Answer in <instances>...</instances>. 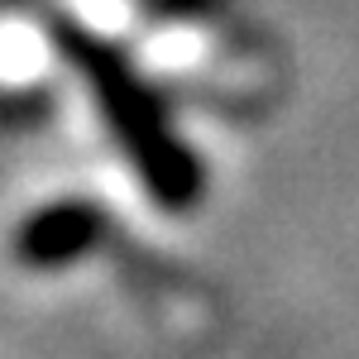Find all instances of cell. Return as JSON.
<instances>
[{
	"label": "cell",
	"instance_id": "obj_1",
	"mask_svg": "<svg viewBox=\"0 0 359 359\" xmlns=\"http://www.w3.org/2000/svg\"><path fill=\"white\" fill-rule=\"evenodd\" d=\"M53 43L72 62V72L86 82L96 111H101V120H106V130L115 139V149L135 168L144 192L163 211H192L201 201V192H206V172H201V158L182 144L154 82L106 34L77 25L67 15L53 20Z\"/></svg>",
	"mask_w": 359,
	"mask_h": 359
},
{
	"label": "cell",
	"instance_id": "obj_3",
	"mask_svg": "<svg viewBox=\"0 0 359 359\" xmlns=\"http://www.w3.org/2000/svg\"><path fill=\"white\" fill-rule=\"evenodd\" d=\"M144 5L163 20H196V15H211L221 0H144Z\"/></svg>",
	"mask_w": 359,
	"mask_h": 359
},
{
	"label": "cell",
	"instance_id": "obj_2",
	"mask_svg": "<svg viewBox=\"0 0 359 359\" xmlns=\"http://www.w3.org/2000/svg\"><path fill=\"white\" fill-rule=\"evenodd\" d=\"M111 235V216L101 201L91 196H53L43 206H34L10 235V259L34 273H57L82 264L86 254H96L101 240Z\"/></svg>",
	"mask_w": 359,
	"mask_h": 359
}]
</instances>
